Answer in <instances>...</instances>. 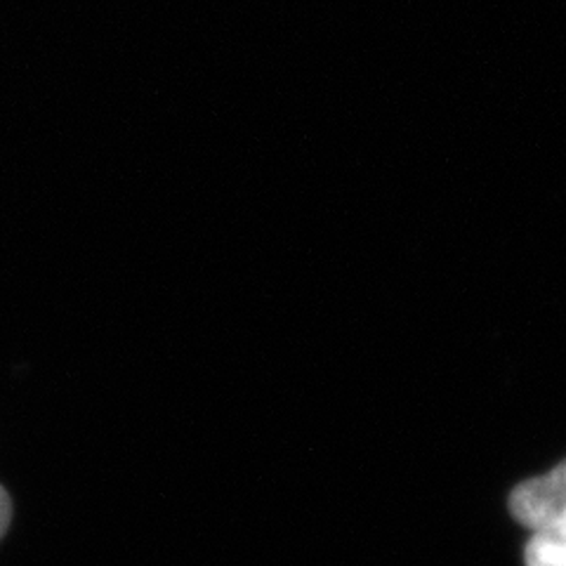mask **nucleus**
I'll return each mask as SVG.
<instances>
[{
  "mask_svg": "<svg viewBox=\"0 0 566 566\" xmlns=\"http://www.w3.org/2000/svg\"><path fill=\"white\" fill-rule=\"evenodd\" d=\"M566 507V460L510 493V512L531 534L553 526Z\"/></svg>",
  "mask_w": 566,
  "mask_h": 566,
  "instance_id": "nucleus-1",
  "label": "nucleus"
},
{
  "mask_svg": "<svg viewBox=\"0 0 566 566\" xmlns=\"http://www.w3.org/2000/svg\"><path fill=\"white\" fill-rule=\"evenodd\" d=\"M10 520H12V503H10V495L8 491L0 486V538L6 536V531L10 526Z\"/></svg>",
  "mask_w": 566,
  "mask_h": 566,
  "instance_id": "nucleus-3",
  "label": "nucleus"
},
{
  "mask_svg": "<svg viewBox=\"0 0 566 566\" xmlns=\"http://www.w3.org/2000/svg\"><path fill=\"white\" fill-rule=\"evenodd\" d=\"M524 562L526 566H566V507L553 526L531 534Z\"/></svg>",
  "mask_w": 566,
  "mask_h": 566,
  "instance_id": "nucleus-2",
  "label": "nucleus"
}]
</instances>
